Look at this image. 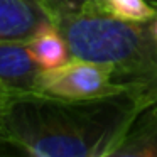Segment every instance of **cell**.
I'll list each match as a JSON object with an SVG mask.
<instances>
[{
    "label": "cell",
    "mask_w": 157,
    "mask_h": 157,
    "mask_svg": "<svg viewBox=\"0 0 157 157\" xmlns=\"http://www.w3.org/2000/svg\"><path fill=\"white\" fill-rule=\"evenodd\" d=\"M130 91L69 100L41 91L0 101V133L32 157H112L144 105Z\"/></svg>",
    "instance_id": "cell-1"
},
{
    "label": "cell",
    "mask_w": 157,
    "mask_h": 157,
    "mask_svg": "<svg viewBox=\"0 0 157 157\" xmlns=\"http://www.w3.org/2000/svg\"><path fill=\"white\" fill-rule=\"evenodd\" d=\"M150 21H123L95 9L56 25L73 58L113 66L120 85L152 103L157 100V46Z\"/></svg>",
    "instance_id": "cell-2"
},
{
    "label": "cell",
    "mask_w": 157,
    "mask_h": 157,
    "mask_svg": "<svg viewBox=\"0 0 157 157\" xmlns=\"http://www.w3.org/2000/svg\"><path fill=\"white\" fill-rule=\"evenodd\" d=\"M36 91L59 98L90 100L128 90L117 81L113 66L71 56L63 64L42 69Z\"/></svg>",
    "instance_id": "cell-3"
},
{
    "label": "cell",
    "mask_w": 157,
    "mask_h": 157,
    "mask_svg": "<svg viewBox=\"0 0 157 157\" xmlns=\"http://www.w3.org/2000/svg\"><path fill=\"white\" fill-rule=\"evenodd\" d=\"M41 71L25 42H0V86L4 90L9 93L36 91Z\"/></svg>",
    "instance_id": "cell-4"
},
{
    "label": "cell",
    "mask_w": 157,
    "mask_h": 157,
    "mask_svg": "<svg viewBox=\"0 0 157 157\" xmlns=\"http://www.w3.org/2000/svg\"><path fill=\"white\" fill-rule=\"evenodd\" d=\"M52 19L39 0H0V42H27Z\"/></svg>",
    "instance_id": "cell-5"
},
{
    "label": "cell",
    "mask_w": 157,
    "mask_h": 157,
    "mask_svg": "<svg viewBox=\"0 0 157 157\" xmlns=\"http://www.w3.org/2000/svg\"><path fill=\"white\" fill-rule=\"evenodd\" d=\"M112 157H157V100L139 110Z\"/></svg>",
    "instance_id": "cell-6"
},
{
    "label": "cell",
    "mask_w": 157,
    "mask_h": 157,
    "mask_svg": "<svg viewBox=\"0 0 157 157\" xmlns=\"http://www.w3.org/2000/svg\"><path fill=\"white\" fill-rule=\"evenodd\" d=\"M25 44L32 58L42 69L59 66L71 58L68 44L54 22L41 27Z\"/></svg>",
    "instance_id": "cell-7"
},
{
    "label": "cell",
    "mask_w": 157,
    "mask_h": 157,
    "mask_svg": "<svg viewBox=\"0 0 157 157\" xmlns=\"http://www.w3.org/2000/svg\"><path fill=\"white\" fill-rule=\"evenodd\" d=\"M105 10L132 22H147L157 14V9L147 0H105Z\"/></svg>",
    "instance_id": "cell-8"
},
{
    "label": "cell",
    "mask_w": 157,
    "mask_h": 157,
    "mask_svg": "<svg viewBox=\"0 0 157 157\" xmlns=\"http://www.w3.org/2000/svg\"><path fill=\"white\" fill-rule=\"evenodd\" d=\"M39 4L44 7L54 24L83 12L105 9V0H39Z\"/></svg>",
    "instance_id": "cell-9"
},
{
    "label": "cell",
    "mask_w": 157,
    "mask_h": 157,
    "mask_svg": "<svg viewBox=\"0 0 157 157\" xmlns=\"http://www.w3.org/2000/svg\"><path fill=\"white\" fill-rule=\"evenodd\" d=\"M4 155H24L19 147H15L12 142H9L2 133H0V157Z\"/></svg>",
    "instance_id": "cell-10"
},
{
    "label": "cell",
    "mask_w": 157,
    "mask_h": 157,
    "mask_svg": "<svg viewBox=\"0 0 157 157\" xmlns=\"http://www.w3.org/2000/svg\"><path fill=\"white\" fill-rule=\"evenodd\" d=\"M150 27H152V34H154V39H155V46H157V14H155V17L150 21Z\"/></svg>",
    "instance_id": "cell-11"
},
{
    "label": "cell",
    "mask_w": 157,
    "mask_h": 157,
    "mask_svg": "<svg viewBox=\"0 0 157 157\" xmlns=\"http://www.w3.org/2000/svg\"><path fill=\"white\" fill-rule=\"evenodd\" d=\"M7 95H9V91H7V90H4L2 86H0V101H2V100H4Z\"/></svg>",
    "instance_id": "cell-12"
},
{
    "label": "cell",
    "mask_w": 157,
    "mask_h": 157,
    "mask_svg": "<svg viewBox=\"0 0 157 157\" xmlns=\"http://www.w3.org/2000/svg\"><path fill=\"white\" fill-rule=\"evenodd\" d=\"M147 2H149V4H152V5H154V7H155V9H157V0H147Z\"/></svg>",
    "instance_id": "cell-13"
}]
</instances>
